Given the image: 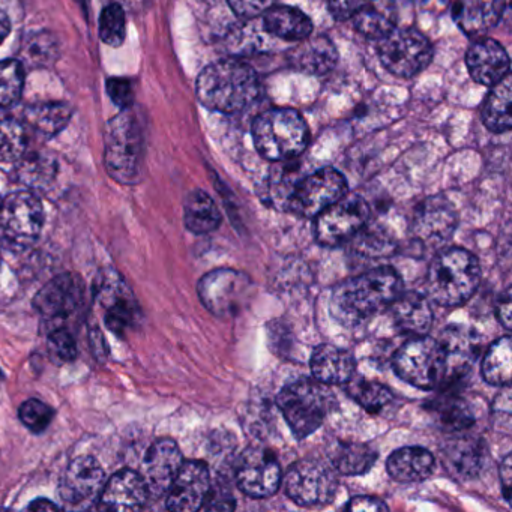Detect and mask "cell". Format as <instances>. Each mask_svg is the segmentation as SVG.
Masks as SVG:
<instances>
[{"mask_svg":"<svg viewBox=\"0 0 512 512\" xmlns=\"http://www.w3.org/2000/svg\"><path fill=\"white\" fill-rule=\"evenodd\" d=\"M403 292V281L389 266L371 269L338 284L332 292L331 313L344 325H358L391 307Z\"/></svg>","mask_w":512,"mask_h":512,"instance_id":"6da1fadb","label":"cell"},{"mask_svg":"<svg viewBox=\"0 0 512 512\" xmlns=\"http://www.w3.org/2000/svg\"><path fill=\"white\" fill-rule=\"evenodd\" d=\"M259 77L244 62L220 61L209 65L197 79V98L212 112L235 115L260 97Z\"/></svg>","mask_w":512,"mask_h":512,"instance_id":"7a4b0ae2","label":"cell"},{"mask_svg":"<svg viewBox=\"0 0 512 512\" xmlns=\"http://www.w3.org/2000/svg\"><path fill=\"white\" fill-rule=\"evenodd\" d=\"M481 283L478 259L463 248L440 251L427 275L428 298L442 307H460Z\"/></svg>","mask_w":512,"mask_h":512,"instance_id":"3957f363","label":"cell"},{"mask_svg":"<svg viewBox=\"0 0 512 512\" xmlns=\"http://www.w3.org/2000/svg\"><path fill=\"white\" fill-rule=\"evenodd\" d=\"M307 122L293 109H269L260 113L253 124L257 152L275 163L293 160L308 145Z\"/></svg>","mask_w":512,"mask_h":512,"instance_id":"277c9868","label":"cell"},{"mask_svg":"<svg viewBox=\"0 0 512 512\" xmlns=\"http://www.w3.org/2000/svg\"><path fill=\"white\" fill-rule=\"evenodd\" d=\"M104 164L107 173L119 184H139L142 179V124L131 110L124 109L107 125Z\"/></svg>","mask_w":512,"mask_h":512,"instance_id":"5b68a950","label":"cell"},{"mask_svg":"<svg viewBox=\"0 0 512 512\" xmlns=\"http://www.w3.org/2000/svg\"><path fill=\"white\" fill-rule=\"evenodd\" d=\"M334 403L328 385L310 379L289 383L277 397L278 409L299 440L311 436L323 424Z\"/></svg>","mask_w":512,"mask_h":512,"instance_id":"8992f818","label":"cell"},{"mask_svg":"<svg viewBox=\"0 0 512 512\" xmlns=\"http://www.w3.org/2000/svg\"><path fill=\"white\" fill-rule=\"evenodd\" d=\"M44 224L41 200L29 191H19L2 200L0 241L7 250L23 253L40 238Z\"/></svg>","mask_w":512,"mask_h":512,"instance_id":"52a82bcc","label":"cell"},{"mask_svg":"<svg viewBox=\"0 0 512 512\" xmlns=\"http://www.w3.org/2000/svg\"><path fill=\"white\" fill-rule=\"evenodd\" d=\"M394 370L415 388L434 389L446 380V358L439 341L419 335L404 343L394 356Z\"/></svg>","mask_w":512,"mask_h":512,"instance_id":"ba28073f","label":"cell"},{"mask_svg":"<svg viewBox=\"0 0 512 512\" xmlns=\"http://www.w3.org/2000/svg\"><path fill=\"white\" fill-rule=\"evenodd\" d=\"M85 284L76 274L53 278L35 296V310L47 329L70 328L85 308Z\"/></svg>","mask_w":512,"mask_h":512,"instance_id":"9c48e42d","label":"cell"},{"mask_svg":"<svg viewBox=\"0 0 512 512\" xmlns=\"http://www.w3.org/2000/svg\"><path fill=\"white\" fill-rule=\"evenodd\" d=\"M368 217L370 208L367 202L356 194H346L317 215L314 235L323 247H340L353 241L365 229Z\"/></svg>","mask_w":512,"mask_h":512,"instance_id":"30bf717a","label":"cell"},{"mask_svg":"<svg viewBox=\"0 0 512 512\" xmlns=\"http://www.w3.org/2000/svg\"><path fill=\"white\" fill-rule=\"evenodd\" d=\"M338 487L337 470L320 458H302L284 476L287 496L301 506L329 502Z\"/></svg>","mask_w":512,"mask_h":512,"instance_id":"8fae6325","label":"cell"},{"mask_svg":"<svg viewBox=\"0 0 512 512\" xmlns=\"http://www.w3.org/2000/svg\"><path fill=\"white\" fill-rule=\"evenodd\" d=\"M95 299L103 310L104 323L113 334L124 337L139 325V302L115 269H106L98 275Z\"/></svg>","mask_w":512,"mask_h":512,"instance_id":"7c38bea8","label":"cell"},{"mask_svg":"<svg viewBox=\"0 0 512 512\" xmlns=\"http://www.w3.org/2000/svg\"><path fill=\"white\" fill-rule=\"evenodd\" d=\"M379 41L380 62L395 76L406 79L416 76L433 59L430 41L415 29H392Z\"/></svg>","mask_w":512,"mask_h":512,"instance_id":"4fadbf2b","label":"cell"},{"mask_svg":"<svg viewBox=\"0 0 512 512\" xmlns=\"http://www.w3.org/2000/svg\"><path fill=\"white\" fill-rule=\"evenodd\" d=\"M250 278L235 269H217L199 281L197 292L206 310L220 319L236 316L251 295Z\"/></svg>","mask_w":512,"mask_h":512,"instance_id":"5bb4252c","label":"cell"},{"mask_svg":"<svg viewBox=\"0 0 512 512\" xmlns=\"http://www.w3.org/2000/svg\"><path fill=\"white\" fill-rule=\"evenodd\" d=\"M106 481V473L95 458L83 455L71 461L59 484V497L64 508H97Z\"/></svg>","mask_w":512,"mask_h":512,"instance_id":"9a60e30c","label":"cell"},{"mask_svg":"<svg viewBox=\"0 0 512 512\" xmlns=\"http://www.w3.org/2000/svg\"><path fill=\"white\" fill-rule=\"evenodd\" d=\"M346 194V178L338 170L326 167L298 182L290 199L289 212L305 218H316Z\"/></svg>","mask_w":512,"mask_h":512,"instance_id":"2e32d148","label":"cell"},{"mask_svg":"<svg viewBox=\"0 0 512 512\" xmlns=\"http://www.w3.org/2000/svg\"><path fill=\"white\" fill-rule=\"evenodd\" d=\"M283 481L280 463L274 452L260 446L247 449L236 464V482L251 497H269L277 493Z\"/></svg>","mask_w":512,"mask_h":512,"instance_id":"e0dca14e","label":"cell"},{"mask_svg":"<svg viewBox=\"0 0 512 512\" xmlns=\"http://www.w3.org/2000/svg\"><path fill=\"white\" fill-rule=\"evenodd\" d=\"M457 224V212L451 203L442 197H431L416 209L413 233L424 247L439 248L452 238Z\"/></svg>","mask_w":512,"mask_h":512,"instance_id":"ac0fdd59","label":"cell"},{"mask_svg":"<svg viewBox=\"0 0 512 512\" xmlns=\"http://www.w3.org/2000/svg\"><path fill=\"white\" fill-rule=\"evenodd\" d=\"M211 473L202 461L182 463L178 475L167 491V509L175 512H193L202 509L211 490Z\"/></svg>","mask_w":512,"mask_h":512,"instance_id":"d6986e66","label":"cell"},{"mask_svg":"<svg viewBox=\"0 0 512 512\" xmlns=\"http://www.w3.org/2000/svg\"><path fill=\"white\" fill-rule=\"evenodd\" d=\"M182 463H184L182 452L175 440L160 439L152 443L151 448L146 452L142 475L148 487L149 496H166Z\"/></svg>","mask_w":512,"mask_h":512,"instance_id":"ffe728a7","label":"cell"},{"mask_svg":"<svg viewBox=\"0 0 512 512\" xmlns=\"http://www.w3.org/2000/svg\"><path fill=\"white\" fill-rule=\"evenodd\" d=\"M149 491L145 479L133 470H119L104 485L98 500L101 511H139L148 502Z\"/></svg>","mask_w":512,"mask_h":512,"instance_id":"44dd1931","label":"cell"},{"mask_svg":"<svg viewBox=\"0 0 512 512\" xmlns=\"http://www.w3.org/2000/svg\"><path fill=\"white\" fill-rule=\"evenodd\" d=\"M467 70L479 85L494 86L509 74V56L497 41H476L466 55Z\"/></svg>","mask_w":512,"mask_h":512,"instance_id":"7402d4cb","label":"cell"},{"mask_svg":"<svg viewBox=\"0 0 512 512\" xmlns=\"http://www.w3.org/2000/svg\"><path fill=\"white\" fill-rule=\"evenodd\" d=\"M446 358V379L449 374L464 373L478 358L479 341L478 334L466 326H449L443 331L439 340Z\"/></svg>","mask_w":512,"mask_h":512,"instance_id":"603a6c76","label":"cell"},{"mask_svg":"<svg viewBox=\"0 0 512 512\" xmlns=\"http://www.w3.org/2000/svg\"><path fill=\"white\" fill-rule=\"evenodd\" d=\"M505 0H455L454 20L470 37H478L499 23Z\"/></svg>","mask_w":512,"mask_h":512,"instance_id":"cb8c5ba5","label":"cell"},{"mask_svg":"<svg viewBox=\"0 0 512 512\" xmlns=\"http://www.w3.org/2000/svg\"><path fill=\"white\" fill-rule=\"evenodd\" d=\"M355 368L352 353L332 344H322L311 356L314 379L325 385H344L355 376Z\"/></svg>","mask_w":512,"mask_h":512,"instance_id":"d4e9b609","label":"cell"},{"mask_svg":"<svg viewBox=\"0 0 512 512\" xmlns=\"http://www.w3.org/2000/svg\"><path fill=\"white\" fill-rule=\"evenodd\" d=\"M392 319L400 331L425 335L433 326V308L430 299L419 293L409 292L397 296L391 304Z\"/></svg>","mask_w":512,"mask_h":512,"instance_id":"484cf974","label":"cell"},{"mask_svg":"<svg viewBox=\"0 0 512 512\" xmlns=\"http://www.w3.org/2000/svg\"><path fill=\"white\" fill-rule=\"evenodd\" d=\"M436 461L428 449L406 446L389 457L386 469L394 481L410 484L427 479L433 473Z\"/></svg>","mask_w":512,"mask_h":512,"instance_id":"4316f807","label":"cell"},{"mask_svg":"<svg viewBox=\"0 0 512 512\" xmlns=\"http://www.w3.org/2000/svg\"><path fill=\"white\" fill-rule=\"evenodd\" d=\"M484 457V443L473 437H458L443 449V461L449 472L464 479L478 475Z\"/></svg>","mask_w":512,"mask_h":512,"instance_id":"83f0119b","label":"cell"},{"mask_svg":"<svg viewBox=\"0 0 512 512\" xmlns=\"http://www.w3.org/2000/svg\"><path fill=\"white\" fill-rule=\"evenodd\" d=\"M263 26L268 34L286 41H302L313 34L310 17L293 7H272L263 14Z\"/></svg>","mask_w":512,"mask_h":512,"instance_id":"f1b7e54d","label":"cell"},{"mask_svg":"<svg viewBox=\"0 0 512 512\" xmlns=\"http://www.w3.org/2000/svg\"><path fill=\"white\" fill-rule=\"evenodd\" d=\"M301 46L292 53V62L298 70L313 76H323L335 67L337 49L326 37L305 38Z\"/></svg>","mask_w":512,"mask_h":512,"instance_id":"f546056e","label":"cell"},{"mask_svg":"<svg viewBox=\"0 0 512 512\" xmlns=\"http://www.w3.org/2000/svg\"><path fill=\"white\" fill-rule=\"evenodd\" d=\"M377 454L367 443L338 442L329 452L332 467L346 476L367 473L376 463Z\"/></svg>","mask_w":512,"mask_h":512,"instance_id":"4dcf8cb0","label":"cell"},{"mask_svg":"<svg viewBox=\"0 0 512 512\" xmlns=\"http://www.w3.org/2000/svg\"><path fill=\"white\" fill-rule=\"evenodd\" d=\"M184 221L185 227L194 235H206L220 227V209L209 194L196 190L185 200Z\"/></svg>","mask_w":512,"mask_h":512,"instance_id":"1f68e13d","label":"cell"},{"mask_svg":"<svg viewBox=\"0 0 512 512\" xmlns=\"http://www.w3.org/2000/svg\"><path fill=\"white\" fill-rule=\"evenodd\" d=\"M511 76L493 86L482 109V121L493 133H506L511 130Z\"/></svg>","mask_w":512,"mask_h":512,"instance_id":"d6a6232c","label":"cell"},{"mask_svg":"<svg viewBox=\"0 0 512 512\" xmlns=\"http://www.w3.org/2000/svg\"><path fill=\"white\" fill-rule=\"evenodd\" d=\"M355 28L359 34L370 40H382L395 29V14L389 2L371 0L367 7L362 8L353 17Z\"/></svg>","mask_w":512,"mask_h":512,"instance_id":"836d02e7","label":"cell"},{"mask_svg":"<svg viewBox=\"0 0 512 512\" xmlns=\"http://www.w3.org/2000/svg\"><path fill=\"white\" fill-rule=\"evenodd\" d=\"M71 107L64 103H41L29 107L25 121L32 130L43 136L52 137L64 130L70 122Z\"/></svg>","mask_w":512,"mask_h":512,"instance_id":"e575fe53","label":"cell"},{"mask_svg":"<svg viewBox=\"0 0 512 512\" xmlns=\"http://www.w3.org/2000/svg\"><path fill=\"white\" fill-rule=\"evenodd\" d=\"M482 377L493 386H508L511 382V338L503 337L491 344L482 361Z\"/></svg>","mask_w":512,"mask_h":512,"instance_id":"d590c367","label":"cell"},{"mask_svg":"<svg viewBox=\"0 0 512 512\" xmlns=\"http://www.w3.org/2000/svg\"><path fill=\"white\" fill-rule=\"evenodd\" d=\"M350 397L361 404L367 412L379 415L394 404V394L382 383L355 376L347 382Z\"/></svg>","mask_w":512,"mask_h":512,"instance_id":"8d00e7d4","label":"cell"},{"mask_svg":"<svg viewBox=\"0 0 512 512\" xmlns=\"http://www.w3.org/2000/svg\"><path fill=\"white\" fill-rule=\"evenodd\" d=\"M28 146L25 125L13 118L0 119V163H14Z\"/></svg>","mask_w":512,"mask_h":512,"instance_id":"74e56055","label":"cell"},{"mask_svg":"<svg viewBox=\"0 0 512 512\" xmlns=\"http://www.w3.org/2000/svg\"><path fill=\"white\" fill-rule=\"evenodd\" d=\"M25 86V67L22 62L7 59L0 62V107L14 106Z\"/></svg>","mask_w":512,"mask_h":512,"instance_id":"f35d334b","label":"cell"},{"mask_svg":"<svg viewBox=\"0 0 512 512\" xmlns=\"http://www.w3.org/2000/svg\"><path fill=\"white\" fill-rule=\"evenodd\" d=\"M293 170L283 169V172L274 173L269 178L268 194L266 199L271 203L272 208L280 209V211H289L290 199H292L293 191L301 179L296 178Z\"/></svg>","mask_w":512,"mask_h":512,"instance_id":"ab89813d","label":"cell"},{"mask_svg":"<svg viewBox=\"0 0 512 512\" xmlns=\"http://www.w3.org/2000/svg\"><path fill=\"white\" fill-rule=\"evenodd\" d=\"M436 413L440 422L451 430H461L473 422L472 410L457 397H445L437 401Z\"/></svg>","mask_w":512,"mask_h":512,"instance_id":"60d3db41","label":"cell"},{"mask_svg":"<svg viewBox=\"0 0 512 512\" xmlns=\"http://www.w3.org/2000/svg\"><path fill=\"white\" fill-rule=\"evenodd\" d=\"M55 176V164L49 158L34 155L23 160L19 167V179L28 187L41 188L49 185Z\"/></svg>","mask_w":512,"mask_h":512,"instance_id":"b9f144b4","label":"cell"},{"mask_svg":"<svg viewBox=\"0 0 512 512\" xmlns=\"http://www.w3.org/2000/svg\"><path fill=\"white\" fill-rule=\"evenodd\" d=\"M100 37L107 46L119 47L125 38V14L119 5L104 8L100 17Z\"/></svg>","mask_w":512,"mask_h":512,"instance_id":"7bdbcfd3","label":"cell"},{"mask_svg":"<svg viewBox=\"0 0 512 512\" xmlns=\"http://www.w3.org/2000/svg\"><path fill=\"white\" fill-rule=\"evenodd\" d=\"M47 350L56 365H67L77 356V344L70 328H58L49 332Z\"/></svg>","mask_w":512,"mask_h":512,"instance_id":"ee69618b","label":"cell"},{"mask_svg":"<svg viewBox=\"0 0 512 512\" xmlns=\"http://www.w3.org/2000/svg\"><path fill=\"white\" fill-rule=\"evenodd\" d=\"M53 415H55V412H53L52 407L47 406L44 401L37 400V398L25 401L19 410L20 421L34 433L46 431L47 427L52 424Z\"/></svg>","mask_w":512,"mask_h":512,"instance_id":"f6af8a7d","label":"cell"},{"mask_svg":"<svg viewBox=\"0 0 512 512\" xmlns=\"http://www.w3.org/2000/svg\"><path fill=\"white\" fill-rule=\"evenodd\" d=\"M278 0H229L233 13L242 19H254L263 16Z\"/></svg>","mask_w":512,"mask_h":512,"instance_id":"bcb514c9","label":"cell"},{"mask_svg":"<svg viewBox=\"0 0 512 512\" xmlns=\"http://www.w3.org/2000/svg\"><path fill=\"white\" fill-rule=\"evenodd\" d=\"M236 503L232 493L223 485H211L202 509L206 511H233Z\"/></svg>","mask_w":512,"mask_h":512,"instance_id":"7dc6e473","label":"cell"},{"mask_svg":"<svg viewBox=\"0 0 512 512\" xmlns=\"http://www.w3.org/2000/svg\"><path fill=\"white\" fill-rule=\"evenodd\" d=\"M50 55H52V40L49 37H37L29 38L28 46L25 47V58L28 56V61H32V64H46V61H50Z\"/></svg>","mask_w":512,"mask_h":512,"instance_id":"c3c4849f","label":"cell"},{"mask_svg":"<svg viewBox=\"0 0 512 512\" xmlns=\"http://www.w3.org/2000/svg\"><path fill=\"white\" fill-rule=\"evenodd\" d=\"M107 92L116 106L128 109L133 103V86L125 79H112L107 82Z\"/></svg>","mask_w":512,"mask_h":512,"instance_id":"681fc988","label":"cell"},{"mask_svg":"<svg viewBox=\"0 0 512 512\" xmlns=\"http://www.w3.org/2000/svg\"><path fill=\"white\" fill-rule=\"evenodd\" d=\"M371 0H329V11L337 20H350Z\"/></svg>","mask_w":512,"mask_h":512,"instance_id":"f907efd6","label":"cell"},{"mask_svg":"<svg viewBox=\"0 0 512 512\" xmlns=\"http://www.w3.org/2000/svg\"><path fill=\"white\" fill-rule=\"evenodd\" d=\"M347 511H388V505L383 500L371 496H358L350 500Z\"/></svg>","mask_w":512,"mask_h":512,"instance_id":"816d5d0a","label":"cell"},{"mask_svg":"<svg viewBox=\"0 0 512 512\" xmlns=\"http://www.w3.org/2000/svg\"><path fill=\"white\" fill-rule=\"evenodd\" d=\"M511 290H505L502 296H500L499 302L496 305V314L499 322L505 326V329H511Z\"/></svg>","mask_w":512,"mask_h":512,"instance_id":"f5cc1de1","label":"cell"},{"mask_svg":"<svg viewBox=\"0 0 512 512\" xmlns=\"http://www.w3.org/2000/svg\"><path fill=\"white\" fill-rule=\"evenodd\" d=\"M511 479H512V463L511 455H506L503 458L502 464H500V482H502L503 496H505L506 502L509 503L511 499Z\"/></svg>","mask_w":512,"mask_h":512,"instance_id":"db71d44e","label":"cell"},{"mask_svg":"<svg viewBox=\"0 0 512 512\" xmlns=\"http://www.w3.org/2000/svg\"><path fill=\"white\" fill-rule=\"evenodd\" d=\"M29 511H59L61 506L49 499H37L28 506Z\"/></svg>","mask_w":512,"mask_h":512,"instance_id":"11a10c76","label":"cell"},{"mask_svg":"<svg viewBox=\"0 0 512 512\" xmlns=\"http://www.w3.org/2000/svg\"><path fill=\"white\" fill-rule=\"evenodd\" d=\"M11 23L8 19L7 14L0 11V44L4 43L5 38L10 35Z\"/></svg>","mask_w":512,"mask_h":512,"instance_id":"9f6ffc18","label":"cell"},{"mask_svg":"<svg viewBox=\"0 0 512 512\" xmlns=\"http://www.w3.org/2000/svg\"><path fill=\"white\" fill-rule=\"evenodd\" d=\"M0 206H2V199H0Z\"/></svg>","mask_w":512,"mask_h":512,"instance_id":"6f0895ef","label":"cell"},{"mask_svg":"<svg viewBox=\"0 0 512 512\" xmlns=\"http://www.w3.org/2000/svg\"><path fill=\"white\" fill-rule=\"evenodd\" d=\"M79 2H82V0H79Z\"/></svg>","mask_w":512,"mask_h":512,"instance_id":"680465c9","label":"cell"}]
</instances>
